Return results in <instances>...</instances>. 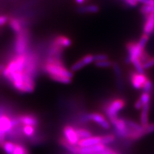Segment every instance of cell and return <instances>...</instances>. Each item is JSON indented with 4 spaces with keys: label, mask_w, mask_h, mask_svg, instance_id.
Segmentation results:
<instances>
[{
    "label": "cell",
    "mask_w": 154,
    "mask_h": 154,
    "mask_svg": "<svg viewBox=\"0 0 154 154\" xmlns=\"http://www.w3.org/2000/svg\"><path fill=\"white\" fill-rule=\"evenodd\" d=\"M143 127L146 135L154 132V124H148Z\"/></svg>",
    "instance_id": "cell-28"
},
{
    "label": "cell",
    "mask_w": 154,
    "mask_h": 154,
    "mask_svg": "<svg viewBox=\"0 0 154 154\" xmlns=\"http://www.w3.org/2000/svg\"><path fill=\"white\" fill-rule=\"evenodd\" d=\"M154 7L153 6L148 5H142L141 7H140V11L141 12V14L143 15V16L147 17L148 15L151 14L153 12Z\"/></svg>",
    "instance_id": "cell-22"
},
{
    "label": "cell",
    "mask_w": 154,
    "mask_h": 154,
    "mask_svg": "<svg viewBox=\"0 0 154 154\" xmlns=\"http://www.w3.org/2000/svg\"><path fill=\"white\" fill-rule=\"evenodd\" d=\"M149 38H150L149 35L143 33V34H142V35L140 36V37L139 38V41L138 42V44H139L142 47L145 48V49H146V45H147L148 42H149Z\"/></svg>",
    "instance_id": "cell-26"
},
{
    "label": "cell",
    "mask_w": 154,
    "mask_h": 154,
    "mask_svg": "<svg viewBox=\"0 0 154 154\" xmlns=\"http://www.w3.org/2000/svg\"><path fill=\"white\" fill-rule=\"evenodd\" d=\"M59 142L61 146H63L64 148H66V149L67 150H69L71 153H72L73 154H79V146L70 143L65 138L63 137L59 138Z\"/></svg>",
    "instance_id": "cell-14"
},
{
    "label": "cell",
    "mask_w": 154,
    "mask_h": 154,
    "mask_svg": "<svg viewBox=\"0 0 154 154\" xmlns=\"http://www.w3.org/2000/svg\"><path fill=\"white\" fill-rule=\"evenodd\" d=\"M18 119L23 126H32L38 128L39 125V119L34 113H26L18 114Z\"/></svg>",
    "instance_id": "cell-8"
},
{
    "label": "cell",
    "mask_w": 154,
    "mask_h": 154,
    "mask_svg": "<svg viewBox=\"0 0 154 154\" xmlns=\"http://www.w3.org/2000/svg\"><path fill=\"white\" fill-rule=\"evenodd\" d=\"M126 106V101L121 98L111 99L103 106V111L109 119H114L118 116L119 112L122 110Z\"/></svg>",
    "instance_id": "cell-3"
},
{
    "label": "cell",
    "mask_w": 154,
    "mask_h": 154,
    "mask_svg": "<svg viewBox=\"0 0 154 154\" xmlns=\"http://www.w3.org/2000/svg\"><path fill=\"white\" fill-rule=\"evenodd\" d=\"M12 154H29V151L24 143H15L14 150Z\"/></svg>",
    "instance_id": "cell-19"
},
{
    "label": "cell",
    "mask_w": 154,
    "mask_h": 154,
    "mask_svg": "<svg viewBox=\"0 0 154 154\" xmlns=\"http://www.w3.org/2000/svg\"><path fill=\"white\" fill-rule=\"evenodd\" d=\"M84 121H92L98 124L100 126L102 127L104 129H109L110 128V124L108 122L104 116L100 113L94 112L91 113H88L84 116Z\"/></svg>",
    "instance_id": "cell-5"
},
{
    "label": "cell",
    "mask_w": 154,
    "mask_h": 154,
    "mask_svg": "<svg viewBox=\"0 0 154 154\" xmlns=\"http://www.w3.org/2000/svg\"><path fill=\"white\" fill-rule=\"evenodd\" d=\"M116 136L113 134H106L101 136V143L103 145L113 143L115 140Z\"/></svg>",
    "instance_id": "cell-21"
},
{
    "label": "cell",
    "mask_w": 154,
    "mask_h": 154,
    "mask_svg": "<svg viewBox=\"0 0 154 154\" xmlns=\"http://www.w3.org/2000/svg\"><path fill=\"white\" fill-rule=\"evenodd\" d=\"M4 67H5V66H3V65H0V74H1L2 72Z\"/></svg>",
    "instance_id": "cell-32"
},
{
    "label": "cell",
    "mask_w": 154,
    "mask_h": 154,
    "mask_svg": "<svg viewBox=\"0 0 154 154\" xmlns=\"http://www.w3.org/2000/svg\"><path fill=\"white\" fill-rule=\"evenodd\" d=\"M106 149V146L102 143L96 144V145L87 146V147H80L79 154H92L103 151Z\"/></svg>",
    "instance_id": "cell-12"
},
{
    "label": "cell",
    "mask_w": 154,
    "mask_h": 154,
    "mask_svg": "<svg viewBox=\"0 0 154 154\" xmlns=\"http://www.w3.org/2000/svg\"><path fill=\"white\" fill-rule=\"evenodd\" d=\"M150 109V104H145L143 106L141 109V113H140V123L141 126H146L149 124V113Z\"/></svg>",
    "instance_id": "cell-15"
},
{
    "label": "cell",
    "mask_w": 154,
    "mask_h": 154,
    "mask_svg": "<svg viewBox=\"0 0 154 154\" xmlns=\"http://www.w3.org/2000/svg\"><path fill=\"white\" fill-rule=\"evenodd\" d=\"M75 131H76L79 139L89 138L92 136L91 132L89 130L86 129V128H75Z\"/></svg>",
    "instance_id": "cell-18"
},
{
    "label": "cell",
    "mask_w": 154,
    "mask_h": 154,
    "mask_svg": "<svg viewBox=\"0 0 154 154\" xmlns=\"http://www.w3.org/2000/svg\"><path fill=\"white\" fill-rule=\"evenodd\" d=\"M63 132L65 138L68 140L69 143L74 144V145H77L78 144V142L79 141L80 139L79 138L78 136H77L74 127L67 125V126L63 127Z\"/></svg>",
    "instance_id": "cell-10"
},
{
    "label": "cell",
    "mask_w": 154,
    "mask_h": 154,
    "mask_svg": "<svg viewBox=\"0 0 154 154\" xmlns=\"http://www.w3.org/2000/svg\"><path fill=\"white\" fill-rule=\"evenodd\" d=\"M135 108H136V109H141L142 107H143V103H142V102L140 101V99H138L137 101H136V103H135Z\"/></svg>",
    "instance_id": "cell-30"
},
{
    "label": "cell",
    "mask_w": 154,
    "mask_h": 154,
    "mask_svg": "<svg viewBox=\"0 0 154 154\" xmlns=\"http://www.w3.org/2000/svg\"><path fill=\"white\" fill-rule=\"evenodd\" d=\"M9 25L15 34H19L26 27V22L24 19L18 17H10L8 20Z\"/></svg>",
    "instance_id": "cell-9"
},
{
    "label": "cell",
    "mask_w": 154,
    "mask_h": 154,
    "mask_svg": "<svg viewBox=\"0 0 154 154\" xmlns=\"http://www.w3.org/2000/svg\"><path fill=\"white\" fill-rule=\"evenodd\" d=\"M111 124L115 128L116 134L121 138H126L127 131L126 120L124 119L119 118L118 116L114 119H111Z\"/></svg>",
    "instance_id": "cell-7"
},
{
    "label": "cell",
    "mask_w": 154,
    "mask_h": 154,
    "mask_svg": "<svg viewBox=\"0 0 154 154\" xmlns=\"http://www.w3.org/2000/svg\"><path fill=\"white\" fill-rule=\"evenodd\" d=\"M113 62L109 59L104 61H96L94 62V64L96 67H99V68H109V67H112L113 66Z\"/></svg>",
    "instance_id": "cell-23"
},
{
    "label": "cell",
    "mask_w": 154,
    "mask_h": 154,
    "mask_svg": "<svg viewBox=\"0 0 154 154\" xmlns=\"http://www.w3.org/2000/svg\"><path fill=\"white\" fill-rule=\"evenodd\" d=\"M94 54H88L84 55V57L80 58L79 60H77L76 62L73 63L72 66H71L70 71L72 73L78 72V71L84 69V67L88 66V65L94 63Z\"/></svg>",
    "instance_id": "cell-6"
},
{
    "label": "cell",
    "mask_w": 154,
    "mask_h": 154,
    "mask_svg": "<svg viewBox=\"0 0 154 154\" xmlns=\"http://www.w3.org/2000/svg\"><path fill=\"white\" fill-rule=\"evenodd\" d=\"M44 72L56 82L63 84L72 83L74 74L63 62L62 58L48 57L42 65Z\"/></svg>",
    "instance_id": "cell-1"
},
{
    "label": "cell",
    "mask_w": 154,
    "mask_h": 154,
    "mask_svg": "<svg viewBox=\"0 0 154 154\" xmlns=\"http://www.w3.org/2000/svg\"><path fill=\"white\" fill-rule=\"evenodd\" d=\"M154 30V14L151 13L146 17V20L143 26V33L151 36Z\"/></svg>",
    "instance_id": "cell-11"
},
{
    "label": "cell",
    "mask_w": 154,
    "mask_h": 154,
    "mask_svg": "<svg viewBox=\"0 0 154 154\" xmlns=\"http://www.w3.org/2000/svg\"><path fill=\"white\" fill-rule=\"evenodd\" d=\"M153 82H151V80L150 79H149L146 81V82L145 83V84H144L143 87L142 89H143V92L151 94L152 91H153Z\"/></svg>",
    "instance_id": "cell-25"
},
{
    "label": "cell",
    "mask_w": 154,
    "mask_h": 154,
    "mask_svg": "<svg viewBox=\"0 0 154 154\" xmlns=\"http://www.w3.org/2000/svg\"><path fill=\"white\" fill-rule=\"evenodd\" d=\"M151 94L146 93V92H143V94H141L140 96V101L143 103V106L145 104H150L151 103Z\"/></svg>",
    "instance_id": "cell-24"
},
{
    "label": "cell",
    "mask_w": 154,
    "mask_h": 154,
    "mask_svg": "<svg viewBox=\"0 0 154 154\" xmlns=\"http://www.w3.org/2000/svg\"><path fill=\"white\" fill-rule=\"evenodd\" d=\"M152 13H153V14H154V8H153V12H152Z\"/></svg>",
    "instance_id": "cell-33"
},
{
    "label": "cell",
    "mask_w": 154,
    "mask_h": 154,
    "mask_svg": "<svg viewBox=\"0 0 154 154\" xmlns=\"http://www.w3.org/2000/svg\"><path fill=\"white\" fill-rule=\"evenodd\" d=\"M15 147V143L10 140H6L5 143L2 145V149L6 154H12L13 151L14 150Z\"/></svg>",
    "instance_id": "cell-20"
},
{
    "label": "cell",
    "mask_w": 154,
    "mask_h": 154,
    "mask_svg": "<svg viewBox=\"0 0 154 154\" xmlns=\"http://www.w3.org/2000/svg\"><path fill=\"white\" fill-rule=\"evenodd\" d=\"M149 76L144 73H139L134 71L129 74V80L133 87L136 89H142L146 81L149 79Z\"/></svg>",
    "instance_id": "cell-4"
},
{
    "label": "cell",
    "mask_w": 154,
    "mask_h": 154,
    "mask_svg": "<svg viewBox=\"0 0 154 154\" xmlns=\"http://www.w3.org/2000/svg\"><path fill=\"white\" fill-rule=\"evenodd\" d=\"M104 151L105 154H119L118 152L114 151V150L111 149V148H108V147H106V149H104V151Z\"/></svg>",
    "instance_id": "cell-29"
},
{
    "label": "cell",
    "mask_w": 154,
    "mask_h": 154,
    "mask_svg": "<svg viewBox=\"0 0 154 154\" xmlns=\"http://www.w3.org/2000/svg\"><path fill=\"white\" fill-rule=\"evenodd\" d=\"M75 2H76L78 5H84V4L86 2V0H75Z\"/></svg>",
    "instance_id": "cell-31"
},
{
    "label": "cell",
    "mask_w": 154,
    "mask_h": 154,
    "mask_svg": "<svg viewBox=\"0 0 154 154\" xmlns=\"http://www.w3.org/2000/svg\"><path fill=\"white\" fill-rule=\"evenodd\" d=\"M101 143V136H91L89 138H83L80 139L79 141L78 142L77 146H79L81 148L87 147V146H91L96 144Z\"/></svg>",
    "instance_id": "cell-13"
},
{
    "label": "cell",
    "mask_w": 154,
    "mask_h": 154,
    "mask_svg": "<svg viewBox=\"0 0 154 154\" xmlns=\"http://www.w3.org/2000/svg\"><path fill=\"white\" fill-rule=\"evenodd\" d=\"M30 34L27 28H24L22 32L16 34L14 42V54L20 55L28 52L29 50Z\"/></svg>",
    "instance_id": "cell-2"
},
{
    "label": "cell",
    "mask_w": 154,
    "mask_h": 154,
    "mask_svg": "<svg viewBox=\"0 0 154 154\" xmlns=\"http://www.w3.org/2000/svg\"><path fill=\"white\" fill-rule=\"evenodd\" d=\"M109 59V57L105 54H97L94 55V62H96V61H104L107 60Z\"/></svg>",
    "instance_id": "cell-27"
},
{
    "label": "cell",
    "mask_w": 154,
    "mask_h": 154,
    "mask_svg": "<svg viewBox=\"0 0 154 154\" xmlns=\"http://www.w3.org/2000/svg\"><path fill=\"white\" fill-rule=\"evenodd\" d=\"M99 7L97 5H83L80 7L79 11L82 13H96L99 11Z\"/></svg>",
    "instance_id": "cell-17"
},
{
    "label": "cell",
    "mask_w": 154,
    "mask_h": 154,
    "mask_svg": "<svg viewBox=\"0 0 154 154\" xmlns=\"http://www.w3.org/2000/svg\"><path fill=\"white\" fill-rule=\"evenodd\" d=\"M22 130L25 137L26 138V140L33 137L34 135L38 132L37 128L32 126H23Z\"/></svg>",
    "instance_id": "cell-16"
}]
</instances>
